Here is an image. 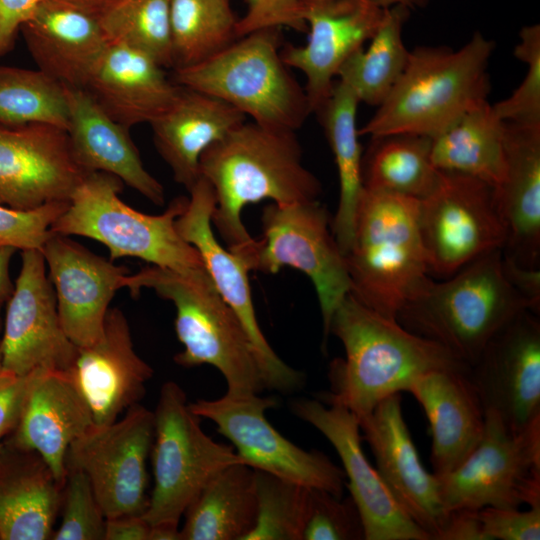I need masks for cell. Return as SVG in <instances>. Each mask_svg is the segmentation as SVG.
Masks as SVG:
<instances>
[{"label": "cell", "instance_id": "25", "mask_svg": "<svg viewBox=\"0 0 540 540\" xmlns=\"http://www.w3.org/2000/svg\"><path fill=\"white\" fill-rule=\"evenodd\" d=\"M83 89L110 118L130 129L150 124L167 111L181 86L170 81L147 54L109 42Z\"/></svg>", "mask_w": 540, "mask_h": 540}, {"label": "cell", "instance_id": "29", "mask_svg": "<svg viewBox=\"0 0 540 540\" xmlns=\"http://www.w3.org/2000/svg\"><path fill=\"white\" fill-rule=\"evenodd\" d=\"M66 87L69 107L67 133L75 161L85 173L105 172L156 205L164 188L144 167L129 129L110 118L83 88Z\"/></svg>", "mask_w": 540, "mask_h": 540}, {"label": "cell", "instance_id": "17", "mask_svg": "<svg viewBox=\"0 0 540 540\" xmlns=\"http://www.w3.org/2000/svg\"><path fill=\"white\" fill-rule=\"evenodd\" d=\"M293 414L315 427L332 444L344 467L346 486L360 513L365 540H431L398 505L378 471L367 460L357 416L340 403L300 398Z\"/></svg>", "mask_w": 540, "mask_h": 540}, {"label": "cell", "instance_id": "40", "mask_svg": "<svg viewBox=\"0 0 540 540\" xmlns=\"http://www.w3.org/2000/svg\"><path fill=\"white\" fill-rule=\"evenodd\" d=\"M257 518L245 540H303L311 488L254 470Z\"/></svg>", "mask_w": 540, "mask_h": 540}, {"label": "cell", "instance_id": "14", "mask_svg": "<svg viewBox=\"0 0 540 540\" xmlns=\"http://www.w3.org/2000/svg\"><path fill=\"white\" fill-rule=\"evenodd\" d=\"M154 438V412L140 403L111 424L94 425L68 448L65 467L88 477L106 518L146 511L147 458Z\"/></svg>", "mask_w": 540, "mask_h": 540}, {"label": "cell", "instance_id": "31", "mask_svg": "<svg viewBox=\"0 0 540 540\" xmlns=\"http://www.w3.org/2000/svg\"><path fill=\"white\" fill-rule=\"evenodd\" d=\"M63 487L36 451L0 446V540H47Z\"/></svg>", "mask_w": 540, "mask_h": 540}, {"label": "cell", "instance_id": "58", "mask_svg": "<svg viewBox=\"0 0 540 540\" xmlns=\"http://www.w3.org/2000/svg\"><path fill=\"white\" fill-rule=\"evenodd\" d=\"M0 446H1V442H0Z\"/></svg>", "mask_w": 540, "mask_h": 540}, {"label": "cell", "instance_id": "52", "mask_svg": "<svg viewBox=\"0 0 540 540\" xmlns=\"http://www.w3.org/2000/svg\"><path fill=\"white\" fill-rule=\"evenodd\" d=\"M16 249L13 247L0 248V304L7 302L14 290L11 281L9 267L12 256Z\"/></svg>", "mask_w": 540, "mask_h": 540}, {"label": "cell", "instance_id": "7", "mask_svg": "<svg viewBox=\"0 0 540 540\" xmlns=\"http://www.w3.org/2000/svg\"><path fill=\"white\" fill-rule=\"evenodd\" d=\"M280 29L236 39L217 54L176 68L174 82L215 97L268 128L296 132L311 114L304 88L281 57Z\"/></svg>", "mask_w": 540, "mask_h": 540}, {"label": "cell", "instance_id": "5", "mask_svg": "<svg viewBox=\"0 0 540 540\" xmlns=\"http://www.w3.org/2000/svg\"><path fill=\"white\" fill-rule=\"evenodd\" d=\"M131 296L149 288L176 308L175 331L184 346L174 356L181 367L208 364L220 371L227 394H260L266 389L256 351L240 320L215 288L206 269L178 272L148 265L128 274Z\"/></svg>", "mask_w": 540, "mask_h": 540}, {"label": "cell", "instance_id": "37", "mask_svg": "<svg viewBox=\"0 0 540 540\" xmlns=\"http://www.w3.org/2000/svg\"><path fill=\"white\" fill-rule=\"evenodd\" d=\"M237 23L231 0H170L173 69L200 63L232 44Z\"/></svg>", "mask_w": 540, "mask_h": 540}, {"label": "cell", "instance_id": "50", "mask_svg": "<svg viewBox=\"0 0 540 540\" xmlns=\"http://www.w3.org/2000/svg\"><path fill=\"white\" fill-rule=\"evenodd\" d=\"M503 271L513 287L528 302L530 308L540 310V269L521 267L502 255Z\"/></svg>", "mask_w": 540, "mask_h": 540}, {"label": "cell", "instance_id": "55", "mask_svg": "<svg viewBox=\"0 0 540 540\" xmlns=\"http://www.w3.org/2000/svg\"><path fill=\"white\" fill-rule=\"evenodd\" d=\"M372 3L378 5L381 8H388L395 5H406L408 7H411L412 0H369Z\"/></svg>", "mask_w": 540, "mask_h": 540}, {"label": "cell", "instance_id": "23", "mask_svg": "<svg viewBox=\"0 0 540 540\" xmlns=\"http://www.w3.org/2000/svg\"><path fill=\"white\" fill-rule=\"evenodd\" d=\"M384 9L369 0L335 1L310 15L304 46L281 50L284 63L305 76L311 113L317 114L327 101L344 62L374 35Z\"/></svg>", "mask_w": 540, "mask_h": 540}, {"label": "cell", "instance_id": "26", "mask_svg": "<svg viewBox=\"0 0 540 540\" xmlns=\"http://www.w3.org/2000/svg\"><path fill=\"white\" fill-rule=\"evenodd\" d=\"M503 123L506 167L495 189L506 228L502 255L540 269V124Z\"/></svg>", "mask_w": 540, "mask_h": 540}, {"label": "cell", "instance_id": "1", "mask_svg": "<svg viewBox=\"0 0 540 540\" xmlns=\"http://www.w3.org/2000/svg\"><path fill=\"white\" fill-rule=\"evenodd\" d=\"M199 166L215 195L212 225L244 262L256 240L241 219L245 206L266 199L279 204L318 200L322 191L302 163L295 132L253 121H244L206 149Z\"/></svg>", "mask_w": 540, "mask_h": 540}, {"label": "cell", "instance_id": "53", "mask_svg": "<svg viewBox=\"0 0 540 540\" xmlns=\"http://www.w3.org/2000/svg\"><path fill=\"white\" fill-rule=\"evenodd\" d=\"M148 540H182L177 525L162 523L150 526Z\"/></svg>", "mask_w": 540, "mask_h": 540}, {"label": "cell", "instance_id": "51", "mask_svg": "<svg viewBox=\"0 0 540 540\" xmlns=\"http://www.w3.org/2000/svg\"><path fill=\"white\" fill-rule=\"evenodd\" d=\"M149 531L142 515L106 518L104 540H148Z\"/></svg>", "mask_w": 540, "mask_h": 540}, {"label": "cell", "instance_id": "48", "mask_svg": "<svg viewBox=\"0 0 540 540\" xmlns=\"http://www.w3.org/2000/svg\"><path fill=\"white\" fill-rule=\"evenodd\" d=\"M42 0H0V58L14 47L23 24Z\"/></svg>", "mask_w": 540, "mask_h": 540}, {"label": "cell", "instance_id": "43", "mask_svg": "<svg viewBox=\"0 0 540 540\" xmlns=\"http://www.w3.org/2000/svg\"><path fill=\"white\" fill-rule=\"evenodd\" d=\"M364 527L353 499L311 488L303 540H363Z\"/></svg>", "mask_w": 540, "mask_h": 540}, {"label": "cell", "instance_id": "46", "mask_svg": "<svg viewBox=\"0 0 540 540\" xmlns=\"http://www.w3.org/2000/svg\"><path fill=\"white\" fill-rule=\"evenodd\" d=\"M487 540H539L540 504L527 511L484 507L478 510Z\"/></svg>", "mask_w": 540, "mask_h": 540}, {"label": "cell", "instance_id": "36", "mask_svg": "<svg viewBox=\"0 0 540 540\" xmlns=\"http://www.w3.org/2000/svg\"><path fill=\"white\" fill-rule=\"evenodd\" d=\"M362 163L363 187L421 200L434 188L439 170L431 161V138L396 134L373 139Z\"/></svg>", "mask_w": 540, "mask_h": 540}, {"label": "cell", "instance_id": "47", "mask_svg": "<svg viewBox=\"0 0 540 540\" xmlns=\"http://www.w3.org/2000/svg\"><path fill=\"white\" fill-rule=\"evenodd\" d=\"M40 369L24 376L0 374V442L16 428L31 384Z\"/></svg>", "mask_w": 540, "mask_h": 540}, {"label": "cell", "instance_id": "27", "mask_svg": "<svg viewBox=\"0 0 540 540\" xmlns=\"http://www.w3.org/2000/svg\"><path fill=\"white\" fill-rule=\"evenodd\" d=\"M20 32L38 69L84 88L109 41L100 17L58 0H42Z\"/></svg>", "mask_w": 540, "mask_h": 540}, {"label": "cell", "instance_id": "33", "mask_svg": "<svg viewBox=\"0 0 540 540\" xmlns=\"http://www.w3.org/2000/svg\"><path fill=\"white\" fill-rule=\"evenodd\" d=\"M430 157L439 171L468 175L496 189L506 167L504 123L487 100L431 138Z\"/></svg>", "mask_w": 540, "mask_h": 540}, {"label": "cell", "instance_id": "22", "mask_svg": "<svg viewBox=\"0 0 540 540\" xmlns=\"http://www.w3.org/2000/svg\"><path fill=\"white\" fill-rule=\"evenodd\" d=\"M65 372L88 403L96 426L113 423L140 403L153 376L152 367L136 353L127 319L118 308L108 309L101 336L78 347Z\"/></svg>", "mask_w": 540, "mask_h": 540}, {"label": "cell", "instance_id": "28", "mask_svg": "<svg viewBox=\"0 0 540 540\" xmlns=\"http://www.w3.org/2000/svg\"><path fill=\"white\" fill-rule=\"evenodd\" d=\"M407 392L430 423L433 473L444 476L462 464L484 432L485 410L469 370L429 371L415 379Z\"/></svg>", "mask_w": 540, "mask_h": 540}, {"label": "cell", "instance_id": "30", "mask_svg": "<svg viewBox=\"0 0 540 540\" xmlns=\"http://www.w3.org/2000/svg\"><path fill=\"white\" fill-rule=\"evenodd\" d=\"M246 117L229 104L181 86L172 106L150 123L158 153L188 192L200 179V158Z\"/></svg>", "mask_w": 540, "mask_h": 540}, {"label": "cell", "instance_id": "57", "mask_svg": "<svg viewBox=\"0 0 540 540\" xmlns=\"http://www.w3.org/2000/svg\"><path fill=\"white\" fill-rule=\"evenodd\" d=\"M427 0H412L413 5L424 4Z\"/></svg>", "mask_w": 540, "mask_h": 540}, {"label": "cell", "instance_id": "45", "mask_svg": "<svg viewBox=\"0 0 540 540\" xmlns=\"http://www.w3.org/2000/svg\"><path fill=\"white\" fill-rule=\"evenodd\" d=\"M335 1L338 0H245L247 11L238 19L237 36L282 27L307 32L310 15Z\"/></svg>", "mask_w": 540, "mask_h": 540}, {"label": "cell", "instance_id": "34", "mask_svg": "<svg viewBox=\"0 0 540 540\" xmlns=\"http://www.w3.org/2000/svg\"><path fill=\"white\" fill-rule=\"evenodd\" d=\"M359 103L353 90L337 80L317 113L338 172L339 202L331 227L344 256L352 245L356 211L363 190V159L356 124Z\"/></svg>", "mask_w": 540, "mask_h": 540}, {"label": "cell", "instance_id": "4", "mask_svg": "<svg viewBox=\"0 0 540 540\" xmlns=\"http://www.w3.org/2000/svg\"><path fill=\"white\" fill-rule=\"evenodd\" d=\"M526 309L532 310L507 279L499 248L472 260L447 280L429 279L402 306L396 320L470 367L490 339Z\"/></svg>", "mask_w": 540, "mask_h": 540}, {"label": "cell", "instance_id": "49", "mask_svg": "<svg viewBox=\"0 0 540 540\" xmlns=\"http://www.w3.org/2000/svg\"><path fill=\"white\" fill-rule=\"evenodd\" d=\"M437 540H487L478 510L450 511Z\"/></svg>", "mask_w": 540, "mask_h": 540}, {"label": "cell", "instance_id": "38", "mask_svg": "<svg viewBox=\"0 0 540 540\" xmlns=\"http://www.w3.org/2000/svg\"><path fill=\"white\" fill-rule=\"evenodd\" d=\"M69 125L66 87L43 71L0 65V123Z\"/></svg>", "mask_w": 540, "mask_h": 540}, {"label": "cell", "instance_id": "2", "mask_svg": "<svg viewBox=\"0 0 540 540\" xmlns=\"http://www.w3.org/2000/svg\"><path fill=\"white\" fill-rule=\"evenodd\" d=\"M329 333L341 341L345 358L330 362V391L316 398L340 403L358 419L385 398L408 391L422 374L470 368L440 344L369 309L350 293L334 312Z\"/></svg>", "mask_w": 540, "mask_h": 540}, {"label": "cell", "instance_id": "9", "mask_svg": "<svg viewBox=\"0 0 540 540\" xmlns=\"http://www.w3.org/2000/svg\"><path fill=\"white\" fill-rule=\"evenodd\" d=\"M200 422L184 390L176 382L164 383L154 411V486L142 515L150 526H179L187 507L214 476L243 463L232 446L205 434Z\"/></svg>", "mask_w": 540, "mask_h": 540}, {"label": "cell", "instance_id": "13", "mask_svg": "<svg viewBox=\"0 0 540 540\" xmlns=\"http://www.w3.org/2000/svg\"><path fill=\"white\" fill-rule=\"evenodd\" d=\"M277 404L274 397L226 393L218 399H198L189 406L199 417L216 424L219 433L231 441L243 463L252 469L341 498L346 486L344 471L324 453L306 451L277 431L265 415Z\"/></svg>", "mask_w": 540, "mask_h": 540}, {"label": "cell", "instance_id": "12", "mask_svg": "<svg viewBox=\"0 0 540 540\" xmlns=\"http://www.w3.org/2000/svg\"><path fill=\"white\" fill-rule=\"evenodd\" d=\"M418 223L428 272L438 276L453 275L506 241L495 189L460 173L439 171L434 188L419 200Z\"/></svg>", "mask_w": 540, "mask_h": 540}, {"label": "cell", "instance_id": "16", "mask_svg": "<svg viewBox=\"0 0 540 540\" xmlns=\"http://www.w3.org/2000/svg\"><path fill=\"white\" fill-rule=\"evenodd\" d=\"M2 371L24 376L36 369L67 371L78 347L60 322L53 285L39 249L21 251V268L7 301L1 339Z\"/></svg>", "mask_w": 540, "mask_h": 540}, {"label": "cell", "instance_id": "42", "mask_svg": "<svg viewBox=\"0 0 540 540\" xmlns=\"http://www.w3.org/2000/svg\"><path fill=\"white\" fill-rule=\"evenodd\" d=\"M62 522L53 540H104L106 517L91 483L80 470H66L62 489Z\"/></svg>", "mask_w": 540, "mask_h": 540}, {"label": "cell", "instance_id": "15", "mask_svg": "<svg viewBox=\"0 0 540 540\" xmlns=\"http://www.w3.org/2000/svg\"><path fill=\"white\" fill-rule=\"evenodd\" d=\"M189 193L186 209L175 221L177 232L199 252L215 288L240 320L256 351L266 389L289 393L301 388L305 376L275 353L260 329L248 267L238 255L224 248L213 233L216 200L212 186L200 177Z\"/></svg>", "mask_w": 540, "mask_h": 540}, {"label": "cell", "instance_id": "21", "mask_svg": "<svg viewBox=\"0 0 540 540\" xmlns=\"http://www.w3.org/2000/svg\"><path fill=\"white\" fill-rule=\"evenodd\" d=\"M41 251L66 335L77 347L91 345L101 336L110 301L124 288L129 269L53 232Z\"/></svg>", "mask_w": 540, "mask_h": 540}, {"label": "cell", "instance_id": "8", "mask_svg": "<svg viewBox=\"0 0 540 540\" xmlns=\"http://www.w3.org/2000/svg\"><path fill=\"white\" fill-rule=\"evenodd\" d=\"M122 187L123 182L112 174H86L50 231L94 239L107 247L111 261L136 257L178 272L205 269L199 252L179 235L175 226L188 197H176L164 213L149 215L121 201Z\"/></svg>", "mask_w": 540, "mask_h": 540}, {"label": "cell", "instance_id": "41", "mask_svg": "<svg viewBox=\"0 0 540 540\" xmlns=\"http://www.w3.org/2000/svg\"><path fill=\"white\" fill-rule=\"evenodd\" d=\"M514 55L527 66L521 84L513 93L492 105L503 122L540 124V26L521 29Z\"/></svg>", "mask_w": 540, "mask_h": 540}, {"label": "cell", "instance_id": "56", "mask_svg": "<svg viewBox=\"0 0 540 540\" xmlns=\"http://www.w3.org/2000/svg\"><path fill=\"white\" fill-rule=\"evenodd\" d=\"M1 307H2V304H0V330L3 325L2 318H1ZM1 373H2V349H1V340H0V374Z\"/></svg>", "mask_w": 540, "mask_h": 540}, {"label": "cell", "instance_id": "18", "mask_svg": "<svg viewBox=\"0 0 540 540\" xmlns=\"http://www.w3.org/2000/svg\"><path fill=\"white\" fill-rule=\"evenodd\" d=\"M485 411L515 433L540 419L539 313L523 310L486 344L469 368Z\"/></svg>", "mask_w": 540, "mask_h": 540}, {"label": "cell", "instance_id": "3", "mask_svg": "<svg viewBox=\"0 0 540 540\" xmlns=\"http://www.w3.org/2000/svg\"><path fill=\"white\" fill-rule=\"evenodd\" d=\"M494 42L476 32L461 48L419 46L399 80L358 129L372 139L396 134L433 138L488 100Z\"/></svg>", "mask_w": 540, "mask_h": 540}, {"label": "cell", "instance_id": "24", "mask_svg": "<svg viewBox=\"0 0 540 540\" xmlns=\"http://www.w3.org/2000/svg\"><path fill=\"white\" fill-rule=\"evenodd\" d=\"M94 425L88 403L67 373L40 369L16 428L3 442L39 453L63 487L67 450Z\"/></svg>", "mask_w": 540, "mask_h": 540}, {"label": "cell", "instance_id": "10", "mask_svg": "<svg viewBox=\"0 0 540 540\" xmlns=\"http://www.w3.org/2000/svg\"><path fill=\"white\" fill-rule=\"evenodd\" d=\"M437 478L446 514L540 504V419L515 433L496 412L485 411L478 445L456 469Z\"/></svg>", "mask_w": 540, "mask_h": 540}, {"label": "cell", "instance_id": "35", "mask_svg": "<svg viewBox=\"0 0 540 540\" xmlns=\"http://www.w3.org/2000/svg\"><path fill=\"white\" fill-rule=\"evenodd\" d=\"M408 12L406 5L385 8L368 48L358 49L341 66L338 80L353 90L360 103L379 106L405 70L410 51L402 31Z\"/></svg>", "mask_w": 540, "mask_h": 540}, {"label": "cell", "instance_id": "19", "mask_svg": "<svg viewBox=\"0 0 540 540\" xmlns=\"http://www.w3.org/2000/svg\"><path fill=\"white\" fill-rule=\"evenodd\" d=\"M85 173L67 130L46 123H0V204L29 210L69 202Z\"/></svg>", "mask_w": 540, "mask_h": 540}, {"label": "cell", "instance_id": "54", "mask_svg": "<svg viewBox=\"0 0 540 540\" xmlns=\"http://www.w3.org/2000/svg\"><path fill=\"white\" fill-rule=\"evenodd\" d=\"M95 15H100L108 9L116 0H58Z\"/></svg>", "mask_w": 540, "mask_h": 540}, {"label": "cell", "instance_id": "20", "mask_svg": "<svg viewBox=\"0 0 540 540\" xmlns=\"http://www.w3.org/2000/svg\"><path fill=\"white\" fill-rule=\"evenodd\" d=\"M358 420L387 489L431 540H437L447 518L440 501L439 480L420 461L403 417L400 393L385 398Z\"/></svg>", "mask_w": 540, "mask_h": 540}, {"label": "cell", "instance_id": "6", "mask_svg": "<svg viewBox=\"0 0 540 540\" xmlns=\"http://www.w3.org/2000/svg\"><path fill=\"white\" fill-rule=\"evenodd\" d=\"M418 209L417 199L365 187L359 199L345 255L350 294L390 319L430 279Z\"/></svg>", "mask_w": 540, "mask_h": 540}, {"label": "cell", "instance_id": "44", "mask_svg": "<svg viewBox=\"0 0 540 540\" xmlns=\"http://www.w3.org/2000/svg\"><path fill=\"white\" fill-rule=\"evenodd\" d=\"M68 205L69 202H51L20 210L0 204V248L41 250L51 234L52 224Z\"/></svg>", "mask_w": 540, "mask_h": 540}, {"label": "cell", "instance_id": "39", "mask_svg": "<svg viewBox=\"0 0 540 540\" xmlns=\"http://www.w3.org/2000/svg\"><path fill=\"white\" fill-rule=\"evenodd\" d=\"M100 22L109 42L130 46L173 69L170 0H116Z\"/></svg>", "mask_w": 540, "mask_h": 540}, {"label": "cell", "instance_id": "32", "mask_svg": "<svg viewBox=\"0 0 540 540\" xmlns=\"http://www.w3.org/2000/svg\"><path fill=\"white\" fill-rule=\"evenodd\" d=\"M182 540H245L257 518L254 469L232 464L201 490L184 512Z\"/></svg>", "mask_w": 540, "mask_h": 540}, {"label": "cell", "instance_id": "11", "mask_svg": "<svg viewBox=\"0 0 540 540\" xmlns=\"http://www.w3.org/2000/svg\"><path fill=\"white\" fill-rule=\"evenodd\" d=\"M261 222L263 234L256 240L249 270L275 274L290 266L311 279L321 309L325 347L333 314L351 291L345 256L326 208L318 200L272 202L263 208Z\"/></svg>", "mask_w": 540, "mask_h": 540}]
</instances>
